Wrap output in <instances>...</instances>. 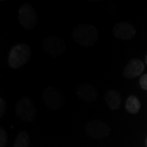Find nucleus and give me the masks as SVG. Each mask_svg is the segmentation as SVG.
<instances>
[{
    "mask_svg": "<svg viewBox=\"0 0 147 147\" xmlns=\"http://www.w3.org/2000/svg\"><path fill=\"white\" fill-rule=\"evenodd\" d=\"M7 143V134L3 127H0V147H5Z\"/></svg>",
    "mask_w": 147,
    "mask_h": 147,
    "instance_id": "4468645a",
    "label": "nucleus"
},
{
    "mask_svg": "<svg viewBox=\"0 0 147 147\" xmlns=\"http://www.w3.org/2000/svg\"><path fill=\"white\" fill-rule=\"evenodd\" d=\"M31 50L26 43H18L11 49L8 56V64L11 69H19L29 61Z\"/></svg>",
    "mask_w": 147,
    "mask_h": 147,
    "instance_id": "f03ea898",
    "label": "nucleus"
},
{
    "mask_svg": "<svg viewBox=\"0 0 147 147\" xmlns=\"http://www.w3.org/2000/svg\"><path fill=\"white\" fill-rule=\"evenodd\" d=\"M42 49L50 57H59L65 52V44L63 39L59 37L48 36L42 42Z\"/></svg>",
    "mask_w": 147,
    "mask_h": 147,
    "instance_id": "423d86ee",
    "label": "nucleus"
},
{
    "mask_svg": "<svg viewBox=\"0 0 147 147\" xmlns=\"http://www.w3.org/2000/svg\"><path fill=\"white\" fill-rule=\"evenodd\" d=\"M6 110H7V104H6L5 100L1 97L0 98V117H3L5 115Z\"/></svg>",
    "mask_w": 147,
    "mask_h": 147,
    "instance_id": "2eb2a0df",
    "label": "nucleus"
},
{
    "mask_svg": "<svg viewBox=\"0 0 147 147\" xmlns=\"http://www.w3.org/2000/svg\"><path fill=\"white\" fill-rule=\"evenodd\" d=\"M38 16L35 9L29 3L21 4L18 11V21L25 30H31L38 24Z\"/></svg>",
    "mask_w": 147,
    "mask_h": 147,
    "instance_id": "20e7f679",
    "label": "nucleus"
},
{
    "mask_svg": "<svg viewBox=\"0 0 147 147\" xmlns=\"http://www.w3.org/2000/svg\"><path fill=\"white\" fill-rule=\"evenodd\" d=\"M30 136L26 131H20L16 136V142L13 147H29L30 146Z\"/></svg>",
    "mask_w": 147,
    "mask_h": 147,
    "instance_id": "ddd939ff",
    "label": "nucleus"
},
{
    "mask_svg": "<svg viewBox=\"0 0 147 147\" xmlns=\"http://www.w3.org/2000/svg\"><path fill=\"white\" fill-rule=\"evenodd\" d=\"M113 34L119 39L130 40L136 35V30L131 24L125 21H121L114 27Z\"/></svg>",
    "mask_w": 147,
    "mask_h": 147,
    "instance_id": "1a4fd4ad",
    "label": "nucleus"
},
{
    "mask_svg": "<svg viewBox=\"0 0 147 147\" xmlns=\"http://www.w3.org/2000/svg\"><path fill=\"white\" fill-rule=\"evenodd\" d=\"M145 65L139 59L131 60L123 69V75L127 79H134L141 75L144 71Z\"/></svg>",
    "mask_w": 147,
    "mask_h": 147,
    "instance_id": "9d476101",
    "label": "nucleus"
},
{
    "mask_svg": "<svg viewBox=\"0 0 147 147\" xmlns=\"http://www.w3.org/2000/svg\"><path fill=\"white\" fill-rule=\"evenodd\" d=\"M76 93L80 100L88 103L96 101L99 96L96 88L89 84H80L77 88Z\"/></svg>",
    "mask_w": 147,
    "mask_h": 147,
    "instance_id": "6e6552de",
    "label": "nucleus"
},
{
    "mask_svg": "<svg viewBox=\"0 0 147 147\" xmlns=\"http://www.w3.org/2000/svg\"><path fill=\"white\" fill-rule=\"evenodd\" d=\"M42 100L48 109L58 110L63 107L65 100L61 92L53 87H47L42 92Z\"/></svg>",
    "mask_w": 147,
    "mask_h": 147,
    "instance_id": "39448f33",
    "label": "nucleus"
},
{
    "mask_svg": "<svg viewBox=\"0 0 147 147\" xmlns=\"http://www.w3.org/2000/svg\"><path fill=\"white\" fill-rule=\"evenodd\" d=\"M125 109L131 115H135L139 112L141 109V102L139 99L135 96H130L127 99L125 103Z\"/></svg>",
    "mask_w": 147,
    "mask_h": 147,
    "instance_id": "f8f14e48",
    "label": "nucleus"
},
{
    "mask_svg": "<svg viewBox=\"0 0 147 147\" xmlns=\"http://www.w3.org/2000/svg\"><path fill=\"white\" fill-rule=\"evenodd\" d=\"M146 146L147 147V137H146Z\"/></svg>",
    "mask_w": 147,
    "mask_h": 147,
    "instance_id": "a211bd4d",
    "label": "nucleus"
},
{
    "mask_svg": "<svg viewBox=\"0 0 147 147\" xmlns=\"http://www.w3.org/2000/svg\"><path fill=\"white\" fill-rule=\"evenodd\" d=\"M140 85L142 89L147 90V74L145 75H142L140 79Z\"/></svg>",
    "mask_w": 147,
    "mask_h": 147,
    "instance_id": "dca6fc26",
    "label": "nucleus"
},
{
    "mask_svg": "<svg viewBox=\"0 0 147 147\" xmlns=\"http://www.w3.org/2000/svg\"><path fill=\"white\" fill-rule=\"evenodd\" d=\"M16 114L21 120L32 123L36 118V106L30 98L25 96L16 102Z\"/></svg>",
    "mask_w": 147,
    "mask_h": 147,
    "instance_id": "7ed1b4c3",
    "label": "nucleus"
},
{
    "mask_svg": "<svg viewBox=\"0 0 147 147\" xmlns=\"http://www.w3.org/2000/svg\"><path fill=\"white\" fill-rule=\"evenodd\" d=\"M71 35L77 44L83 47H91L97 41L99 33L92 25L83 23L74 28Z\"/></svg>",
    "mask_w": 147,
    "mask_h": 147,
    "instance_id": "f257e3e1",
    "label": "nucleus"
},
{
    "mask_svg": "<svg viewBox=\"0 0 147 147\" xmlns=\"http://www.w3.org/2000/svg\"><path fill=\"white\" fill-rule=\"evenodd\" d=\"M105 100L110 110H119L121 105V95L115 89L108 90L105 92Z\"/></svg>",
    "mask_w": 147,
    "mask_h": 147,
    "instance_id": "9b49d317",
    "label": "nucleus"
},
{
    "mask_svg": "<svg viewBox=\"0 0 147 147\" xmlns=\"http://www.w3.org/2000/svg\"><path fill=\"white\" fill-rule=\"evenodd\" d=\"M145 61H146V63L147 64V55L146 57V58H145Z\"/></svg>",
    "mask_w": 147,
    "mask_h": 147,
    "instance_id": "f3484780",
    "label": "nucleus"
},
{
    "mask_svg": "<svg viewBox=\"0 0 147 147\" xmlns=\"http://www.w3.org/2000/svg\"><path fill=\"white\" fill-rule=\"evenodd\" d=\"M85 131L89 136L96 140H102L110 134L108 124L100 120H90L85 125Z\"/></svg>",
    "mask_w": 147,
    "mask_h": 147,
    "instance_id": "0eeeda50",
    "label": "nucleus"
}]
</instances>
